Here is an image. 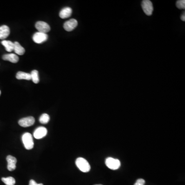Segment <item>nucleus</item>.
<instances>
[{"label":"nucleus","mask_w":185,"mask_h":185,"mask_svg":"<svg viewBox=\"0 0 185 185\" xmlns=\"http://www.w3.org/2000/svg\"><path fill=\"white\" fill-rule=\"evenodd\" d=\"M2 181L6 185H15L16 183L15 178L10 176L8 178H2Z\"/></svg>","instance_id":"nucleus-18"},{"label":"nucleus","mask_w":185,"mask_h":185,"mask_svg":"<svg viewBox=\"0 0 185 185\" xmlns=\"http://www.w3.org/2000/svg\"><path fill=\"white\" fill-rule=\"evenodd\" d=\"M1 92L0 91V95H1Z\"/></svg>","instance_id":"nucleus-24"},{"label":"nucleus","mask_w":185,"mask_h":185,"mask_svg":"<svg viewBox=\"0 0 185 185\" xmlns=\"http://www.w3.org/2000/svg\"><path fill=\"white\" fill-rule=\"evenodd\" d=\"M142 7L145 15L149 16L152 15L153 11V6L150 1L149 0L142 1Z\"/></svg>","instance_id":"nucleus-4"},{"label":"nucleus","mask_w":185,"mask_h":185,"mask_svg":"<svg viewBox=\"0 0 185 185\" xmlns=\"http://www.w3.org/2000/svg\"><path fill=\"white\" fill-rule=\"evenodd\" d=\"M76 165L81 171L88 172L91 169V166L87 160L82 157H79L76 160Z\"/></svg>","instance_id":"nucleus-1"},{"label":"nucleus","mask_w":185,"mask_h":185,"mask_svg":"<svg viewBox=\"0 0 185 185\" xmlns=\"http://www.w3.org/2000/svg\"><path fill=\"white\" fill-rule=\"evenodd\" d=\"M49 120L50 117L49 115L46 113L43 114L39 118V121L42 124H46L49 122Z\"/></svg>","instance_id":"nucleus-19"},{"label":"nucleus","mask_w":185,"mask_h":185,"mask_svg":"<svg viewBox=\"0 0 185 185\" xmlns=\"http://www.w3.org/2000/svg\"><path fill=\"white\" fill-rule=\"evenodd\" d=\"M176 6L178 9H185V0H179L176 2Z\"/></svg>","instance_id":"nucleus-20"},{"label":"nucleus","mask_w":185,"mask_h":185,"mask_svg":"<svg viewBox=\"0 0 185 185\" xmlns=\"http://www.w3.org/2000/svg\"><path fill=\"white\" fill-rule=\"evenodd\" d=\"M181 19L183 21H185V13H184L183 15H182L181 16Z\"/></svg>","instance_id":"nucleus-23"},{"label":"nucleus","mask_w":185,"mask_h":185,"mask_svg":"<svg viewBox=\"0 0 185 185\" xmlns=\"http://www.w3.org/2000/svg\"><path fill=\"white\" fill-rule=\"evenodd\" d=\"M16 54L19 55H23L25 53V51L24 47L20 45V43L18 42H14V49Z\"/></svg>","instance_id":"nucleus-15"},{"label":"nucleus","mask_w":185,"mask_h":185,"mask_svg":"<svg viewBox=\"0 0 185 185\" xmlns=\"http://www.w3.org/2000/svg\"><path fill=\"white\" fill-rule=\"evenodd\" d=\"M35 119L32 116L23 118L19 121V125L22 127H28L35 123Z\"/></svg>","instance_id":"nucleus-6"},{"label":"nucleus","mask_w":185,"mask_h":185,"mask_svg":"<svg viewBox=\"0 0 185 185\" xmlns=\"http://www.w3.org/2000/svg\"><path fill=\"white\" fill-rule=\"evenodd\" d=\"M145 181L143 179L140 178L137 180L136 183L134 185H145Z\"/></svg>","instance_id":"nucleus-21"},{"label":"nucleus","mask_w":185,"mask_h":185,"mask_svg":"<svg viewBox=\"0 0 185 185\" xmlns=\"http://www.w3.org/2000/svg\"><path fill=\"white\" fill-rule=\"evenodd\" d=\"M7 162V169L10 171L15 170L16 168V163L17 162L16 157L11 155H8L6 157Z\"/></svg>","instance_id":"nucleus-10"},{"label":"nucleus","mask_w":185,"mask_h":185,"mask_svg":"<svg viewBox=\"0 0 185 185\" xmlns=\"http://www.w3.org/2000/svg\"><path fill=\"white\" fill-rule=\"evenodd\" d=\"M35 27L38 31V32L44 34H46L51 30V27L47 23L43 21H38L37 22Z\"/></svg>","instance_id":"nucleus-5"},{"label":"nucleus","mask_w":185,"mask_h":185,"mask_svg":"<svg viewBox=\"0 0 185 185\" xmlns=\"http://www.w3.org/2000/svg\"></svg>","instance_id":"nucleus-25"},{"label":"nucleus","mask_w":185,"mask_h":185,"mask_svg":"<svg viewBox=\"0 0 185 185\" xmlns=\"http://www.w3.org/2000/svg\"><path fill=\"white\" fill-rule=\"evenodd\" d=\"M72 13V9L70 7L64 8L60 11L59 16L62 19H66L71 16Z\"/></svg>","instance_id":"nucleus-13"},{"label":"nucleus","mask_w":185,"mask_h":185,"mask_svg":"<svg viewBox=\"0 0 185 185\" xmlns=\"http://www.w3.org/2000/svg\"><path fill=\"white\" fill-rule=\"evenodd\" d=\"M22 142L24 147L27 150H31L33 148L34 142L33 140V136L29 133H24L22 137Z\"/></svg>","instance_id":"nucleus-2"},{"label":"nucleus","mask_w":185,"mask_h":185,"mask_svg":"<svg viewBox=\"0 0 185 185\" xmlns=\"http://www.w3.org/2000/svg\"><path fill=\"white\" fill-rule=\"evenodd\" d=\"M31 80L35 84H38L39 82V73L37 70H33L31 73Z\"/></svg>","instance_id":"nucleus-17"},{"label":"nucleus","mask_w":185,"mask_h":185,"mask_svg":"<svg viewBox=\"0 0 185 185\" xmlns=\"http://www.w3.org/2000/svg\"><path fill=\"white\" fill-rule=\"evenodd\" d=\"M105 164L109 169L112 170H117L120 167V162L117 159L108 157L105 160Z\"/></svg>","instance_id":"nucleus-3"},{"label":"nucleus","mask_w":185,"mask_h":185,"mask_svg":"<svg viewBox=\"0 0 185 185\" xmlns=\"http://www.w3.org/2000/svg\"><path fill=\"white\" fill-rule=\"evenodd\" d=\"M47 130L46 128L40 127L37 128L34 132V136L36 139H39L43 138L47 135Z\"/></svg>","instance_id":"nucleus-8"},{"label":"nucleus","mask_w":185,"mask_h":185,"mask_svg":"<svg viewBox=\"0 0 185 185\" xmlns=\"http://www.w3.org/2000/svg\"><path fill=\"white\" fill-rule=\"evenodd\" d=\"M10 34V29L7 26H0V39L7 38Z\"/></svg>","instance_id":"nucleus-11"},{"label":"nucleus","mask_w":185,"mask_h":185,"mask_svg":"<svg viewBox=\"0 0 185 185\" xmlns=\"http://www.w3.org/2000/svg\"><path fill=\"white\" fill-rule=\"evenodd\" d=\"M3 59L6 61H8L10 62L16 63L19 61V57L14 54H4L2 57Z\"/></svg>","instance_id":"nucleus-12"},{"label":"nucleus","mask_w":185,"mask_h":185,"mask_svg":"<svg viewBox=\"0 0 185 185\" xmlns=\"http://www.w3.org/2000/svg\"><path fill=\"white\" fill-rule=\"evenodd\" d=\"M29 185H43V184H37L34 180H31L29 181Z\"/></svg>","instance_id":"nucleus-22"},{"label":"nucleus","mask_w":185,"mask_h":185,"mask_svg":"<svg viewBox=\"0 0 185 185\" xmlns=\"http://www.w3.org/2000/svg\"><path fill=\"white\" fill-rule=\"evenodd\" d=\"M48 39V35L46 34L37 32L33 35V41L37 44H41L46 41Z\"/></svg>","instance_id":"nucleus-7"},{"label":"nucleus","mask_w":185,"mask_h":185,"mask_svg":"<svg viewBox=\"0 0 185 185\" xmlns=\"http://www.w3.org/2000/svg\"><path fill=\"white\" fill-rule=\"evenodd\" d=\"M16 78L19 80L25 79V80H31V74L25 73L23 72H19L16 73Z\"/></svg>","instance_id":"nucleus-16"},{"label":"nucleus","mask_w":185,"mask_h":185,"mask_svg":"<svg viewBox=\"0 0 185 185\" xmlns=\"http://www.w3.org/2000/svg\"><path fill=\"white\" fill-rule=\"evenodd\" d=\"M77 25H78L77 21L74 19H72L64 23L63 27L66 31H71L74 30Z\"/></svg>","instance_id":"nucleus-9"},{"label":"nucleus","mask_w":185,"mask_h":185,"mask_svg":"<svg viewBox=\"0 0 185 185\" xmlns=\"http://www.w3.org/2000/svg\"><path fill=\"white\" fill-rule=\"evenodd\" d=\"M1 43L5 47L6 50L8 52H11L12 51H13L14 43H13L10 41L3 40V41H2Z\"/></svg>","instance_id":"nucleus-14"}]
</instances>
